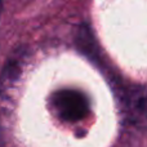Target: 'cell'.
Masks as SVG:
<instances>
[{
  "mask_svg": "<svg viewBox=\"0 0 147 147\" xmlns=\"http://www.w3.org/2000/svg\"><path fill=\"white\" fill-rule=\"evenodd\" d=\"M1 10H3V5H1V0H0V16H1Z\"/></svg>",
  "mask_w": 147,
  "mask_h": 147,
  "instance_id": "1",
  "label": "cell"
}]
</instances>
